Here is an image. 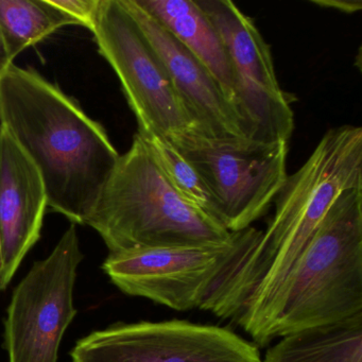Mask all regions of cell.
Instances as JSON below:
<instances>
[{
	"label": "cell",
	"mask_w": 362,
	"mask_h": 362,
	"mask_svg": "<svg viewBox=\"0 0 362 362\" xmlns=\"http://www.w3.org/2000/svg\"><path fill=\"white\" fill-rule=\"evenodd\" d=\"M0 124L39 169L48 207L84 226L120 156L105 128L56 84L14 63L0 75Z\"/></svg>",
	"instance_id": "7a4b0ae2"
},
{
	"label": "cell",
	"mask_w": 362,
	"mask_h": 362,
	"mask_svg": "<svg viewBox=\"0 0 362 362\" xmlns=\"http://www.w3.org/2000/svg\"><path fill=\"white\" fill-rule=\"evenodd\" d=\"M171 145L196 168L217 199L221 224L230 233L266 215L287 179L288 141L182 133Z\"/></svg>",
	"instance_id": "8992f818"
},
{
	"label": "cell",
	"mask_w": 362,
	"mask_h": 362,
	"mask_svg": "<svg viewBox=\"0 0 362 362\" xmlns=\"http://www.w3.org/2000/svg\"><path fill=\"white\" fill-rule=\"evenodd\" d=\"M358 313H362V186L344 190L328 209L284 286L264 345Z\"/></svg>",
	"instance_id": "277c9868"
},
{
	"label": "cell",
	"mask_w": 362,
	"mask_h": 362,
	"mask_svg": "<svg viewBox=\"0 0 362 362\" xmlns=\"http://www.w3.org/2000/svg\"><path fill=\"white\" fill-rule=\"evenodd\" d=\"M13 64L10 60L9 54H8L7 47H6L5 40H4L3 33L0 30V75L10 66Z\"/></svg>",
	"instance_id": "d6986e66"
},
{
	"label": "cell",
	"mask_w": 362,
	"mask_h": 362,
	"mask_svg": "<svg viewBox=\"0 0 362 362\" xmlns=\"http://www.w3.org/2000/svg\"><path fill=\"white\" fill-rule=\"evenodd\" d=\"M71 362H262L232 330L182 320L116 323L77 341Z\"/></svg>",
	"instance_id": "30bf717a"
},
{
	"label": "cell",
	"mask_w": 362,
	"mask_h": 362,
	"mask_svg": "<svg viewBox=\"0 0 362 362\" xmlns=\"http://www.w3.org/2000/svg\"><path fill=\"white\" fill-rule=\"evenodd\" d=\"M136 3L209 71L234 107V78L228 52L197 0H136Z\"/></svg>",
	"instance_id": "4fadbf2b"
},
{
	"label": "cell",
	"mask_w": 362,
	"mask_h": 362,
	"mask_svg": "<svg viewBox=\"0 0 362 362\" xmlns=\"http://www.w3.org/2000/svg\"><path fill=\"white\" fill-rule=\"evenodd\" d=\"M362 186V128L328 130L308 160L288 175L259 241L216 300L211 313L233 319L264 345L273 308L332 203Z\"/></svg>",
	"instance_id": "6da1fadb"
},
{
	"label": "cell",
	"mask_w": 362,
	"mask_h": 362,
	"mask_svg": "<svg viewBox=\"0 0 362 362\" xmlns=\"http://www.w3.org/2000/svg\"><path fill=\"white\" fill-rule=\"evenodd\" d=\"M47 194L39 169L0 124V291L41 238Z\"/></svg>",
	"instance_id": "8fae6325"
},
{
	"label": "cell",
	"mask_w": 362,
	"mask_h": 362,
	"mask_svg": "<svg viewBox=\"0 0 362 362\" xmlns=\"http://www.w3.org/2000/svg\"><path fill=\"white\" fill-rule=\"evenodd\" d=\"M90 33L111 65L145 139L194 132L166 69L122 0H101Z\"/></svg>",
	"instance_id": "ba28073f"
},
{
	"label": "cell",
	"mask_w": 362,
	"mask_h": 362,
	"mask_svg": "<svg viewBox=\"0 0 362 362\" xmlns=\"http://www.w3.org/2000/svg\"><path fill=\"white\" fill-rule=\"evenodd\" d=\"M262 362H362V313L281 337Z\"/></svg>",
	"instance_id": "5bb4252c"
},
{
	"label": "cell",
	"mask_w": 362,
	"mask_h": 362,
	"mask_svg": "<svg viewBox=\"0 0 362 362\" xmlns=\"http://www.w3.org/2000/svg\"><path fill=\"white\" fill-rule=\"evenodd\" d=\"M122 4L164 64L173 90L194 124L192 133L219 139L245 137L234 107L209 71L136 0H122Z\"/></svg>",
	"instance_id": "7c38bea8"
},
{
	"label": "cell",
	"mask_w": 362,
	"mask_h": 362,
	"mask_svg": "<svg viewBox=\"0 0 362 362\" xmlns=\"http://www.w3.org/2000/svg\"><path fill=\"white\" fill-rule=\"evenodd\" d=\"M313 4L322 7H329L339 10L344 13H354L360 11L362 4L360 1H343V0H324V1H313Z\"/></svg>",
	"instance_id": "ac0fdd59"
},
{
	"label": "cell",
	"mask_w": 362,
	"mask_h": 362,
	"mask_svg": "<svg viewBox=\"0 0 362 362\" xmlns=\"http://www.w3.org/2000/svg\"><path fill=\"white\" fill-rule=\"evenodd\" d=\"M262 236L247 228L223 245L109 253L103 270L124 294L177 311H209Z\"/></svg>",
	"instance_id": "5b68a950"
},
{
	"label": "cell",
	"mask_w": 362,
	"mask_h": 362,
	"mask_svg": "<svg viewBox=\"0 0 362 362\" xmlns=\"http://www.w3.org/2000/svg\"><path fill=\"white\" fill-rule=\"evenodd\" d=\"M84 226L98 233L110 253L223 245L233 236L175 192L139 133L118 158Z\"/></svg>",
	"instance_id": "3957f363"
},
{
	"label": "cell",
	"mask_w": 362,
	"mask_h": 362,
	"mask_svg": "<svg viewBox=\"0 0 362 362\" xmlns=\"http://www.w3.org/2000/svg\"><path fill=\"white\" fill-rule=\"evenodd\" d=\"M145 139L175 192L184 200L198 207L221 224L219 202L196 168L171 145L168 139L160 137Z\"/></svg>",
	"instance_id": "2e32d148"
},
{
	"label": "cell",
	"mask_w": 362,
	"mask_h": 362,
	"mask_svg": "<svg viewBox=\"0 0 362 362\" xmlns=\"http://www.w3.org/2000/svg\"><path fill=\"white\" fill-rule=\"evenodd\" d=\"M0 267H1V243H0Z\"/></svg>",
	"instance_id": "ffe728a7"
},
{
	"label": "cell",
	"mask_w": 362,
	"mask_h": 362,
	"mask_svg": "<svg viewBox=\"0 0 362 362\" xmlns=\"http://www.w3.org/2000/svg\"><path fill=\"white\" fill-rule=\"evenodd\" d=\"M48 4L71 18L75 25L92 31L101 0H47Z\"/></svg>",
	"instance_id": "e0dca14e"
},
{
	"label": "cell",
	"mask_w": 362,
	"mask_h": 362,
	"mask_svg": "<svg viewBox=\"0 0 362 362\" xmlns=\"http://www.w3.org/2000/svg\"><path fill=\"white\" fill-rule=\"evenodd\" d=\"M74 25L47 0H0V30L12 62L58 29Z\"/></svg>",
	"instance_id": "9a60e30c"
},
{
	"label": "cell",
	"mask_w": 362,
	"mask_h": 362,
	"mask_svg": "<svg viewBox=\"0 0 362 362\" xmlns=\"http://www.w3.org/2000/svg\"><path fill=\"white\" fill-rule=\"evenodd\" d=\"M217 29L234 78V109L247 139L289 141L294 114L279 86L270 46L251 18L230 0H197Z\"/></svg>",
	"instance_id": "9c48e42d"
},
{
	"label": "cell",
	"mask_w": 362,
	"mask_h": 362,
	"mask_svg": "<svg viewBox=\"0 0 362 362\" xmlns=\"http://www.w3.org/2000/svg\"><path fill=\"white\" fill-rule=\"evenodd\" d=\"M83 259L71 223L52 253L16 286L4 322L8 362H58L63 337L78 315L74 289Z\"/></svg>",
	"instance_id": "52a82bcc"
}]
</instances>
